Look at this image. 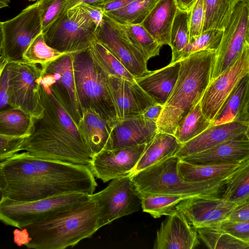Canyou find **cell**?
Listing matches in <instances>:
<instances>
[{
    "label": "cell",
    "mask_w": 249,
    "mask_h": 249,
    "mask_svg": "<svg viewBox=\"0 0 249 249\" xmlns=\"http://www.w3.org/2000/svg\"><path fill=\"white\" fill-rule=\"evenodd\" d=\"M7 197L29 202L69 194H92L97 186L89 167L36 157L25 151L2 161Z\"/></svg>",
    "instance_id": "cell-1"
},
{
    "label": "cell",
    "mask_w": 249,
    "mask_h": 249,
    "mask_svg": "<svg viewBox=\"0 0 249 249\" xmlns=\"http://www.w3.org/2000/svg\"><path fill=\"white\" fill-rule=\"evenodd\" d=\"M42 117L25 138L21 149L36 157L89 167L93 155L57 93L50 84L40 82Z\"/></svg>",
    "instance_id": "cell-2"
},
{
    "label": "cell",
    "mask_w": 249,
    "mask_h": 249,
    "mask_svg": "<svg viewBox=\"0 0 249 249\" xmlns=\"http://www.w3.org/2000/svg\"><path fill=\"white\" fill-rule=\"evenodd\" d=\"M99 211L90 199L64 208L46 218L22 228L28 249H64L90 238L99 229Z\"/></svg>",
    "instance_id": "cell-3"
},
{
    "label": "cell",
    "mask_w": 249,
    "mask_h": 249,
    "mask_svg": "<svg viewBox=\"0 0 249 249\" xmlns=\"http://www.w3.org/2000/svg\"><path fill=\"white\" fill-rule=\"evenodd\" d=\"M215 52L198 51L179 61L177 80L157 122L158 132L174 135L178 124L200 102L210 82Z\"/></svg>",
    "instance_id": "cell-4"
},
{
    "label": "cell",
    "mask_w": 249,
    "mask_h": 249,
    "mask_svg": "<svg viewBox=\"0 0 249 249\" xmlns=\"http://www.w3.org/2000/svg\"><path fill=\"white\" fill-rule=\"evenodd\" d=\"M179 158L173 156L131 175L141 199L152 195H170L221 197L231 177L190 181L180 175Z\"/></svg>",
    "instance_id": "cell-5"
},
{
    "label": "cell",
    "mask_w": 249,
    "mask_h": 249,
    "mask_svg": "<svg viewBox=\"0 0 249 249\" xmlns=\"http://www.w3.org/2000/svg\"><path fill=\"white\" fill-rule=\"evenodd\" d=\"M73 54L76 88L83 111L92 108L114 124L117 119L107 88V76L96 64L89 48Z\"/></svg>",
    "instance_id": "cell-6"
},
{
    "label": "cell",
    "mask_w": 249,
    "mask_h": 249,
    "mask_svg": "<svg viewBox=\"0 0 249 249\" xmlns=\"http://www.w3.org/2000/svg\"><path fill=\"white\" fill-rule=\"evenodd\" d=\"M97 26L80 4L68 9L43 31L46 43L63 53L88 49L96 39Z\"/></svg>",
    "instance_id": "cell-7"
},
{
    "label": "cell",
    "mask_w": 249,
    "mask_h": 249,
    "mask_svg": "<svg viewBox=\"0 0 249 249\" xmlns=\"http://www.w3.org/2000/svg\"><path fill=\"white\" fill-rule=\"evenodd\" d=\"M90 199V195L84 194L62 195L29 202L6 198L0 203V221L21 229L64 208Z\"/></svg>",
    "instance_id": "cell-8"
},
{
    "label": "cell",
    "mask_w": 249,
    "mask_h": 249,
    "mask_svg": "<svg viewBox=\"0 0 249 249\" xmlns=\"http://www.w3.org/2000/svg\"><path fill=\"white\" fill-rule=\"evenodd\" d=\"M9 104L19 108L35 120L40 119L43 107L40 98L41 68L24 61L9 62Z\"/></svg>",
    "instance_id": "cell-9"
},
{
    "label": "cell",
    "mask_w": 249,
    "mask_h": 249,
    "mask_svg": "<svg viewBox=\"0 0 249 249\" xmlns=\"http://www.w3.org/2000/svg\"><path fill=\"white\" fill-rule=\"evenodd\" d=\"M249 44V0H241L235 6L223 30L220 44L215 51L210 81L231 66Z\"/></svg>",
    "instance_id": "cell-10"
},
{
    "label": "cell",
    "mask_w": 249,
    "mask_h": 249,
    "mask_svg": "<svg viewBox=\"0 0 249 249\" xmlns=\"http://www.w3.org/2000/svg\"><path fill=\"white\" fill-rule=\"evenodd\" d=\"M99 209V229L114 220L138 212L141 198L131 175L111 180L102 191L90 195Z\"/></svg>",
    "instance_id": "cell-11"
},
{
    "label": "cell",
    "mask_w": 249,
    "mask_h": 249,
    "mask_svg": "<svg viewBox=\"0 0 249 249\" xmlns=\"http://www.w3.org/2000/svg\"><path fill=\"white\" fill-rule=\"evenodd\" d=\"M2 29L0 55L8 63L23 61V54L30 43L42 32L37 3L28 6L14 18L2 22Z\"/></svg>",
    "instance_id": "cell-12"
},
{
    "label": "cell",
    "mask_w": 249,
    "mask_h": 249,
    "mask_svg": "<svg viewBox=\"0 0 249 249\" xmlns=\"http://www.w3.org/2000/svg\"><path fill=\"white\" fill-rule=\"evenodd\" d=\"M96 39L105 46L134 77H141L150 72L147 61L130 42L124 25L104 13L96 32Z\"/></svg>",
    "instance_id": "cell-13"
},
{
    "label": "cell",
    "mask_w": 249,
    "mask_h": 249,
    "mask_svg": "<svg viewBox=\"0 0 249 249\" xmlns=\"http://www.w3.org/2000/svg\"><path fill=\"white\" fill-rule=\"evenodd\" d=\"M249 74V44L246 45L234 64L210 81L200 101L202 112L211 122L240 81Z\"/></svg>",
    "instance_id": "cell-14"
},
{
    "label": "cell",
    "mask_w": 249,
    "mask_h": 249,
    "mask_svg": "<svg viewBox=\"0 0 249 249\" xmlns=\"http://www.w3.org/2000/svg\"><path fill=\"white\" fill-rule=\"evenodd\" d=\"M73 53H67L41 66V81L51 85L78 125L83 115L73 69Z\"/></svg>",
    "instance_id": "cell-15"
},
{
    "label": "cell",
    "mask_w": 249,
    "mask_h": 249,
    "mask_svg": "<svg viewBox=\"0 0 249 249\" xmlns=\"http://www.w3.org/2000/svg\"><path fill=\"white\" fill-rule=\"evenodd\" d=\"M147 144L104 149L93 156L89 168L104 182L131 175Z\"/></svg>",
    "instance_id": "cell-16"
},
{
    "label": "cell",
    "mask_w": 249,
    "mask_h": 249,
    "mask_svg": "<svg viewBox=\"0 0 249 249\" xmlns=\"http://www.w3.org/2000/svg\"><path fill=\"white\" fill-rule=\"evenodd\" d=\"M106 81L117 120L142 114L156 104L135 79L108 76Z\"/></svg>",
    "instance_id": "cell-17"
},
{
    "label": "cell",
    "mask_w": 249,
    "mask_h": 249,
    "mask_svg": "<svg viewBox=\"0 0 249 249\" xmlns=\"http://www.w3.org/2000/svg\"><path fill=\"white\" fill-rule=\"evenodd\" d=\"M237 205L221 197L194 196L180 201L176 209L196 229L211 227L225 220Z\"/></svg>",
    "instance_id": "cell-18"
},
{
    "label": "cell",
    "mask_w": 249,
    "mask_h": 249,
    "mask_svg": "<svg viewBox=\"0 0 249 249\" xmlns=\"http://www.w3.org/2000/svg\"><path fill=\"white\" fill-rule=\"evenodd\" d=\"M199 244L197 231L185 215L177 210L162 222L154 249H193Z\"/></svg>",
    "instance_id": "cell-19"
},
{
    "label": "cell",
    "mask_w": 249,
    "mask_h": 249,
    "mask_svg": "<svg viewBox=\"0 0 249 249\" xmlns=\"http://www.w3.org/2000/svg\"><path fill=\"white\" fill-rule=\"evenodd\" d=\"M157 132V123L142 114L118 119L111 131L109 149L148 143Z\"/></svg>",
    "instance_id": "cell-20"
},
{
    "label": "cell",
    "mask_w": 249,
    "mask_h": 249,
    "mask_svg": "<svg viewBox=\"0 0 249 249\" xmlns=\"http://www.w3.org/2000/svg\"><path fill=\"white\" fill-rule=\"evenodd\" d=\"M249 124L230 122L212 125L182 144L175 156L179 159L198 153L240 135L249 133Z\"/></svg>",
    "instance_id": "cell-21"
},
{
    "label": "cell",
    "mask_w": 249,
    "mask_h": 249,
    "mask_svg": "<svg viewBox=\"0 0 249 249\" xmlns=\"http://www.w3.org/2000/svg\"><path fill=\"white\" fill-rule=\"evenodd\" d=\"M249 159V137L247 133L180 160L191 163L206 164L241 161Z\"/></svg>",
    "instance_id": "cell-22"
},
{
    "label": "cell",
    "mask_w": 249,
    "mask_h": 249,
    "mask_svg": "<svg viewBox=\"0 0 249 249\" xmlns=\"http://www.w3.org/2000/svg\"><path fill=\"white\" fill-rule=\"evenodd\" d=\"M113 125L93 109L83 110L77 126L93 156L104 149H109Z\"/></svg>",
    "instance_id": "cell-23"
},
{
    "label": "cell",
    "mask_w": 249,
    "mask_h": 249,
    "mask_svg": "<svg viewBox=\"0 0 249 249\" xmlns=\"http://www.w3.org/2000/svg\"><path fill=\"white\" fill-rule=\"evenodd\" d=\"M179 69V61L169 63L135 80L156 104L163 106L176 83Z\"/></svg>",
    "instance_id": "cell-24"
},
{
    "label": "cell",
    "mask_w": 249,
    "mask_h": 249,
    "mask_svg": "<svg viewBox=\"0 0 249 249\" xmlns=\"http://www.w3.org/2000/svg\"><path fill=\"white\" fill-rule=\"evenodd\" d=\"M233 122L249 124V74L242 78L228 97L211 125Z\"/></svg>",
    "instance_id": "cell-25"
},
{
    "label": "cell",
    "mask_w": 249,
    "mask_h": 249,
    "mask_svg": "<svg viewBox=\"0 0 249 249\" xmlns=\"http://www.w3.org/2000/svg\"><path fill=\"white\" fill-rule=\"evenodd\" d=\"M178 9L177 0H158L141 24L162 46L170 45L171 28Z\"/></svg>",
    "instance_id": "cell-26"
},
{
    "label": "cell",
    "mask_w": 249,
    "mask_h": 249,
    "mask_svg": "<svg viewBox=\"0 0 249 249\" xmlns=\"http://www.w3.org/2000/svg\"><path fill=\"white\" fill-rule=\"evenodd\" d=\"M249 160L217 163L195 164L179 159L178 168L182 177L190 181L224 179L233 175Z\"/></svg>",
    "instance_id": "cell-27"
},
{
    "label": "cell",
    "mask_w": 249,
    "mask_h": 249,
    "mask_svg": "<svg viewBox=\"0 0 249 249\" xmlns=\"http://www.w3.org/2000/svg\"><path fill=\"white\" fill-rule=\"evenodd\" d=\"M181 145L174 135L158 132L147 144L132 174L174 156Z\"/></svg>",
    "instance_id": "cell-28"
},
{
    "label": "cell",
    "mask_w": 249,
    "mask_h": 249,
    "mask_svg": "<svg viewBox=\"0 0 249 249\" xmlns=\"http://www.w3.org/2000/svg\"><path fill=\"white\" fill-rule=\"evenodd\" d=\"M35 120L19 108L9 107L0 111V135L27 138L35 129Z\"/></svg>",
    "instance_id": "cell-29"
},
{
    "label": "cell",
    "mask_w": 249,
    "mask_h": 249,
    "mask_svg": "<svg viewBox=\"0 0 249 249\" xmlns=\"http://www.w3.org/2000/svg\"><path fill=\"white\" fill-rule=\"evenodd\" d=\"M203 0L204 21L202 32L210 29L223 30L241 0Z\"/></svg>",
    "instance_id": "cell-30"
},
{
    "label": "cell",
    "mask_w": 249,
    "mask_h": 249,
    "mask_svg": "<svg viewBox=\"0 0 249 249\" xmlns=\"http://www.w3.org/2000/svg\"><path fill=\"white\" fill-rule=\"evenodd\" d=\"M211 125V122L202 112L199 102L178 124L174 135L182 144L202 133Z\"/></svg>",
    "instance_id": "cell-31"
},
{
    "label": "cell",
    "mask_w": 249,
    "mask_h": 249,
    "mask_svg": "<svg viewBox=\"0 0 249 249\" xmlns=\"http://www.w3.org/2000/svg\"><path fill=\"white\" fill-rule=\"evenodd\" d=\"M89 50L96 64L107 76L135 79L121 63L96 39L89 48Z\"/></svg>",
    "instance_id": "cell-32"
},
{
    "label": "cell",
    "mask_w": 249,
    "mask_h": 249,
    "mask_svg": "<svg viewBox=\"0 0 249 249\" xmlns=\"http://www.w3.org/2000/svg\"><path fill=\"white\" fill-rule=\"evenodd\" d=\"M158 0H134L120 9L104 13L121 24H141Z\"/></svg>",
    "instance_id": "cell-33"
},
{
    "label": "cell",
    "mask_w": 249,
    "mask_h": 249,
    "mask_svg": "<svg viewBox=\"0 0 249 249\" xmlns=\"http://www.w3.org/2000/svg\"><path fill=\"white\" fill-rule=\"evenodd\" d=\"M190 40L188 12L178 9L170 33V45L172 52L170 63L180 61Z\"/></svg>",
    "instance_id": "cell-34"
},
{
    "label": "cell",
    "mask_w": 249,
    "mask_h": 249,
    "mask_svg": "<svg viewBox=\"0 0 249 249\" xmlns=\"http://www.w3.org/2000/svg\"><path fill=\"white\" fill-rule=\"evenodd\" d=\"M192 196L157 195L150 196L141 200L143 212L149 213L154 218L162 215H170L177 210L176 206L182 200Z\"/></svg>",
    "instance_id": "cell-35"
},
{
    "label": "cell",
    "mask_w": 249,
    "mask_h": 249,
    "mask_svg": "<svg viewBox=\"0 0 249 249\" xmlns=\"http://www.w3.org/2000/svg\"><path fill=\"white\" fill-rule=\"evenodd\" d=\"M199 238L210 249H249V243L214 228L196 229Z\"/></svg>",
    "instance_id": "cell-36"
},
{
    "label": "cell",
    "mask_w": 249,
    "mask_h": 249,
    "mask_svg": "<svg viewBox=\"0 0 249 249\" xmlns=\"http://www.w3.org/2000/svg\"><path fill=\"white\" fill-rule=\"evenodd\" d=\"M221 197L237 204L249 201V160L227 183Z\"/></svg>",
    "instance_id": "cell-37"
},
{
    "label": "cell",
    "mask_w": 249,
    "mask_h": 249,
    "mask_svg": "<svg viewBox=\"0 0 249 249\" xmlns=\"http://www.w3.org/2000/svg\"><path fill=\"white\" fill-rule=\"evenodd\" d=\"M124 25L129 41L147 61L159 55L162 46L142 24Z\"/></svg>",
    "instance_id": "cell-38"
},
{
    "label": "cell",
    "mask_w": 249,
    "mask_h": 249,
    "mask_svg": "<svg viewBox=\"0 0 249 249\" xmlns=\"http://www.w3.org/2000/svg\"><path fill=\"white\" fill-rule=\"evenodd\" d=\"M65 53H61L50 47L46 43L41 32L30 43L23 54V60L42 66Z\"/></svg>",
    "instance_id": "cell-39"
},
{
    "label": "cell",
    "mask_w": 249,
    "mask_h": 249,
    "mask_svg": "<svg viewBox=\"0 0 249 249\" xmlns=\"http://www.w3.org/2000/svg\"><path fill=\"white\" fill-rule=\"evenodd\" d=\"M222 34L223 30L210 29L203 32L197 37L190 39L182 59L202 50L216 51L220 44Z\"/></svg>",
    "instance_id": "cell-40"
},
{
    "label": "cell",
    "mask_w": 249,
    "mask_h": 249,
    "mask_svg": "<svg viewBox=\"0 0 249 249\" xmlns=\"http://www.w3.org/2000/svg\"><path fill=\"white\" fill-rule=\"evenodd\" d=\"M39 9L42 31L67 11V0H37Z\"/></svg>",
    "instance_id": "cell-41"
},
{
    "label": "cell",
    "mask_w": 249,
    "mask_h": 249,
    "mask_svg": "<svg viewBox=\"0 0 249 249\" xmlns=\"http://www.w3.org/2000/svg\"><path fill=\"white\" fill-rule=\"evenodd\" d=\"M188 12L190 39H193L202 33L204 21V0H196Z\"/></svg>",
    "instance_id": "cell-42"
},
{
    "label": "cell",
    "mask_w": 249,
    "mask_h": 249,
    "mask_svg": "<svg viewBox=\"0 0 249 249\" xmlns=\"http://www.w3.org/2000/svg\"><path fill=\"white\" fill-rule=\"evenodd\" d=\"M210 227L216 228L249 243V222L223 220Z\"/></svg>",
    "instance_id": "cell-43"
},
{
    "label": "cell",
    "mask_w": 249,
    "mask_h": 249,
    "mask_svg": "<svg viewBox=\"0 0 249 249\" xmlns=\"http://www.w3.org/2000/svg\"><path fill=\"white\" fill-rule=\"evenodd\" d=\"M26 138H15L0 135V161H3L21 151Z\"/></svg>",
    "instance_id": "cell-44"
},
{
    "label": "cell",
    "mask_w": 249,
    "mask_h": 249,
    "mask_svg": "<svg viewBox=\"0 0 249 249\" xmlns=\"http://www.w3.org/2000/svg\"><path fill=\"white\" fill-rule=\"evenodd\" d=\"M9 70L7 64L3 70L0 78V111L10 107L9 104Z\"/></svg>",
    "instance_id": "cell-45"
},
{
    "label": "cell",
    "mask_w": 249,
    "mask_h": 249,
    "mask_svg": "<svg viewBox=\"0 0 249 249\" xmlns=\"http://www.w3.org/2000/svg\"><path fill=\"white\" fill-rule=\"evenodd\" d=\"M224 220L249 222V201L237 204Z\"/></svg>",
    "instance_id": "cell-46"
},
{
    "label": "cell",
    "mask_w": 249,
    "mask_h": 249,
    "mask_svg": "<svg viewBox=\"0 0 249 249\" xmlns=\"http://www.w3.org/2000/svg\"><path fill=\"white\" fill-rule=\"evenodd\" d=\"M134 0H102L95 5L100 7L104 13L120 9Z\"/></svg>",
    "instance_id": "cell-47"
},
{
    "label": "cell",
    "mask_w": 249,
    "mask_h": 249,
    "mask_svg": "<svg viewBox=\"0 0 249 249\" xmlns=\"http://www.w3.org/2000/svg\"><path fill=\"white\" fill-rule=\"evenodd\" d=\"M97 27L100 24L104 15L103 10L99 7L91 4L79 3Z\"/></svg>",
    "instance_id": "cell-48"
},
{
    "label": "cell",
    "mask_w": 249,
    "mask_h": 249,
    "mask_svg": "<svg viewBox=\"0 0 249 249\" xmlns=\"http://www.w3.org/2000/svg\"><path fill=\"white\" fill-rule=\"evenodd\" d=\"M162 108V105L156 104L147 108L142 114L146 119L157 123L161 113Z\"/></svg>",
    "instance_id": "cell-49"
},
{
    "label": "cell",
    "mask_w": 249,
    "mask_h": 249,
    "mask_svg": "<svg viewBox=\"0 0 249 249\" xmlns=\"http://www.w3.org/2000/svg\"><path fill=\"white\" fill-rule=\"evenodd\" d=\"M7 197V182L2 169V162H0V203Z\"/></svg>",
    "instance_id": "cell-50"
},
{
    "label": "cell",
    "mask_w": 249,
    "mask_h": 249,
    "mask_svg": "<svg viewBox=\"0 0 249 249\" xmlns=\"http://www.w3.org/2000/svg\"><path fill=\"white\" fill-rule=\"evenodd\" d=\"M196 0H177L178 8L189 11Z\"/></svg>",
    "instance_id": "cell-51"
},
{
    "label": "cell",
    "mask_w": 249,
    "mask_h": 249,
    "mask_svg": "<svg viewBox=\"0 0 249 249\" xmlns=\"http://www.w3.org/2000/svg\"><path fill=\"white\" fill-rule=\"evenodd\" d=\"M101 0H67V10L79 3H85L95 4Z\"/></svg>",
    "instance_id": "cell-52"
},
{
    "label": "cell",
    "mask_w": 249,
    "mask_h": 249,
    "mask_svg": "<svg viewBox=\"0 0 249 249\" xmlns=\"http://www.w3.org/2000/svg\"><path fill=\"white\" fill-rule=\"evenodd\" d=\"M8 63V61L4 57L0 55V78L4 67Z\"/></svg>",
    "instance_id": "cell-53"
},
{
    "label": "cell",
    "mask_w": 249,
    "mask_h": 249,
    "mask_svg": "<svg viewBox=\"0 0 249 249\" xmlns=\"http://www.w3.org/2000/svg\"><path fill=\"white\" fill-rule=\"evenodd\" d=\"M3 43L2 22H0V55L1 52Z\"/></svg>",
    "instance_id": "cell-54"
},
{
    "label": "cell",
    "mask_w": 249,
    "mask_h": 249,
    "mask_svg": "<svg viewBox=\"0 0 249 249\" xmlns=\"http://www.w3.org/2000/svg\"><path fill=\"white\" fill-rule=\"evenodd\" d=\"M8 6V4L0 0V9Z\"/></svg>",
    "instance_id": "cell-55"
},
{
    "label": "cell",
    "mask_w": 249,
    "mask_h": 249,
    "mask_svg": "<svg viewBox=\"0 0 249 249\" xmlns=\"http://www.w3.org/2000/svg\"><path fill=\"white\" fill-rule=\"evenodd\" d=\"M1 0L6 3H8V4H9L11 1V0Z\"/></svg>",
    "instance_id": "cell-56"
},
{
    "label": "cell",
    "mask_w": 249,
    "mask_h": 249,
    "mask_svg": "<svg viewBox=\"0 0 249 249\" xmlns=\"http://www.w3.org/2000/svg\"><path fill=\"white\" fill-rule=\"evenodd\" d=\"M29 1H36V0H29Z\"/></svg>",
    "instance_id": "cell-57"
}]
</instances>
